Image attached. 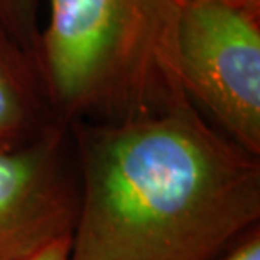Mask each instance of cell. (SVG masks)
<instances>
[{"label": "cell", "mask_w": 260, "mask_h": 260, "mask_svg": "<svg viewBox=\"0 0 260 260\" xmlns=\"http://www.w3.org/2000/svg\"><path fill=\"white\" fill-rule=\"evenodd\" d=\"M70 260H220L260 220V157L193 103L76 120Z\"/></svg>", "instance_id": "obj_1"}, {"label": "cell", "mask_w": 260, "mask_h": 260, "mask_svg": "<svg viewBox=\"0 0 260 260\" xmlns=\"http://www.w3.org/2000/svg\"><path fill=\"white\" fill-rule=\"evenodd\" d=\"M34 61L54 113L123 120L188 105L179 75L183 0H48Z\"/></svg>", "instance_id": "obj_2"}, {"label": "cell", "mask_w": 260, "mask_h": 260, "mask_svg": "<svg viewBox=\"0 0 260 260\" xmlns=\"http://www.w3.org/2000/svg\"><path fill=\"white\" fill-rule=\"evenodd\" d=\"M178 59L191 103L228 139L260 157V7L186 4Z\"/></svg>", "instance_id": "obj_3"}, {"label": "cell", "mask_w": 260, "mask_h": 260, "mask_svg": "<svg viewBox=\"0 0 260 260\" xmlns=\"http://www.w3.org/2000/svg\"><path fill=\"white\" fill-rule=\"evenodd\" d=\"M68 144L70 128L56 123L30 142L0 149V260H25L71 235L80 191Z\"/></svg>", "instance_id": "obj_4"}, {"label": "cell", "mask_w": 260, "mask_h": 260, "mask_svg": "<svg viewBox=\"0 0 260 260\" xmlns=\"http://www.w3.org/2000/svg\"><path fill=\"white\" fill-rule=\"evenodd\" d=\"M63 123L53 110L32 53L0 25V149L30 142Z\"/></svg>", "instance_id": "obj_5"}, {"label": "cell", "mask_w": 260, "mask_h": 260, "mask_svg": "<svg viewBox=\"0 0 260 260\" xmlns=\"http://www.w3.org/2000/svg\"><path fill=\"white\" fill-rule=\"evenodd\" d=\"M0 25L22 48L34 53L41 30L38 0H0Z\"/></svg>", "instance_id": "obj_6"}, {"label": "cell", "mask_w": 260, "mask_h": 260, "mask_svg": "<svg viewBox=\"0 0 260 260\" xmlns=\"http://www.w3.org/2000/svg\"><path fill=\"white\" fill-rule=\"evenodd\" d=\"M220 260H260V228H253Z\"/></svg>", "instance_id": "obj_7"}, {"label": "cell", "mask_w": 260, "mask_h": 260, "mask_svg": "<svg viewBox=\"0 0 260 260\" xmlns=\"http://www.w3.org/2000/svg\"><path fill=\"white\" fill-rule=\"evenodd\" d=\"M70 245H71V235L63 237L59 240L49 243L43 250L34 253L32 257L25 260H70Z\"/></svg>", "instance_id": "obj_8"}, {"label": "cell", "mask_w": 260, "mask_h": 260, "mask_svg": "<svg viewBox=\"0 0 260 260\" xmlns=\"http://www.w3.org/2000/svg\"><path fill=\"white\" fill-rule=\"evenodd\" d=\"M186 4H203V2H220L228 5H240V7H260V0H183Z\"/></svg>", "instance_id": "obj_9"}]
</instances>
